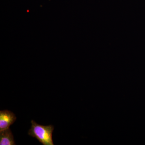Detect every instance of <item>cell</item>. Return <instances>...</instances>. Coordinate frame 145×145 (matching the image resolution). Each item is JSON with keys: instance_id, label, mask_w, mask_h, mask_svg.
I'll list each match as a JSON object with an SVG mask.
<instances>
[{"instance_id": "cell-3", "label": "cell", "mask_w": 145, "mask_h": 145, "mask_svg": "<svg viewBox=\"0 0 145 145\" xmlns=\"http://www.w3.org/2000/svg\"><path fill=\"white\" fill-rule=\"evenodd\" d=\"M0 145H16L13 133L10 129L0 131Z\"/></svg>"}, {"instance_id": "cell-2", "label": "cell", "mask_w": 145, "mask_h": 145, "mask_svg": "<svg viewBox=\"0 0 145 145\" xmlns=\"http://www.w3.org/2000/svg\"><path fill=\"white\" fill-rule=\"evenodd\" d=\"M17 117L12 112L5 110L0 111V131L8 129L16 121Z\"/></svg>"}, {"instance_id": "cell-1", "label": "cell", "mask_w": 145, "mask_h": 145, "mask_svg": "<svg viewBox=\"0 0 145 145\" xmlns=\"http://www.w3.org/2000/svg\"><path fill=\"white\" fill-rule=\"evenodd\" d=\"M31 128L28 132V135L36 138L43 145H54L52 140V133L54 127L52 125L44 126L37 123L31 120Z\"/></svg>"}]
</instances>
